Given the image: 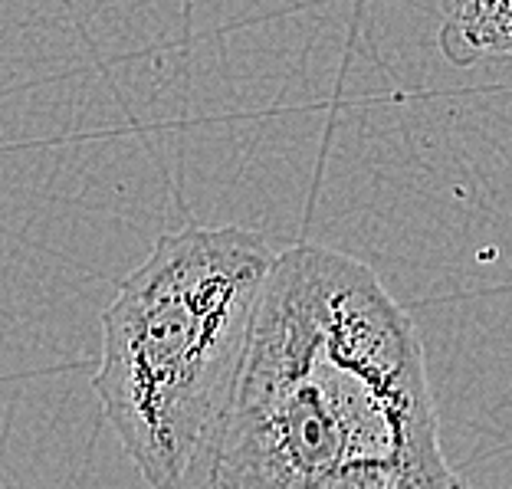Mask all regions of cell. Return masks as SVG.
<instances>
[{
  "instance_id": "4",
  "label": "cell",
  "mask_w": 512,
  "mask_h": 489,
  "mask_svg": "<svg viewBox=\"0 0 512 489\" xmlns=\"http://www.w3.org/2000/svg\"><path fill=\"white\" fill-rule=\"evenodd\" d=\"M450 489H473V486L467 483V476H460V473H457V476H453V483H450Z\"/></svg>"
},
{
  "instance_id": "2",
  "label": "cell",
  "mask_w": 512,
  "mask_h": 489,
  "mask_svg": "<svg viewBox=\"0 0 512 489\" xmlns=\"http://www.w3.org/2000/svg\"><path fill=\"white\" fill-rule=\"evenodd\" d=\"M276 256L247 227L171 230L102 312L92 388L151 489H211Z\"/></svg>"
},
{
  "instance_id": "1",
  "label": "cell",
  "mask_w": 512,
  "mask_h": 489,
  "mask_svg": "<svg viewBox=\"0 0 512 489\" xmlns=\"http://www.w3.org/2000/svg\"><path fill=\"white\" fill-rule=\"evenodd\" d=\"M421 329L319 243L276 256L211 489H450Z\"/></svg>"
},
{
  "instance_id": "3",
  "label": "cell",
  "mask_w": 512,
  "mask_h": 489,
  "mask_svg": "<svg viewBox=\"0 0 512 489\" xmlns=\"http://www.w3.org/2000/svg\"><path fill=\"white\" fill-rule=\"evenodd\" d=\"M440 46L453 63L512 56V0H440Z\"/></svg>"
}]
</instances>
